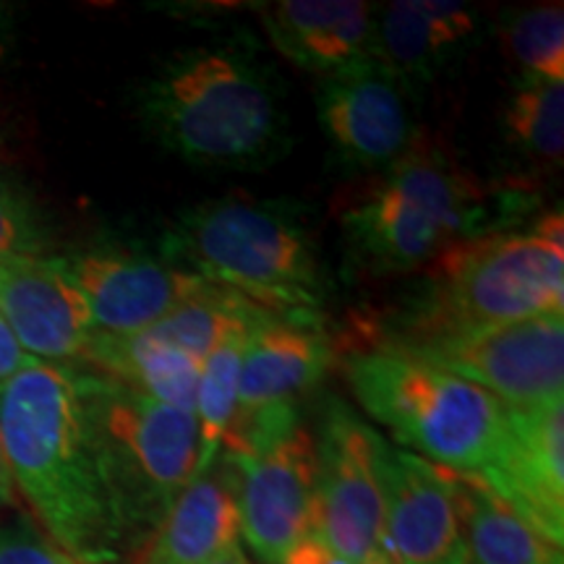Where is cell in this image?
Returning <instances> with one entry per match:
<instances>
[{"mask_svg": "<svg viewBox=\"0 0 564 564\" xmlns=\"http://www.w3.org/2000/svg\"><path fill=\"white\" fill-rule=\"evenodd\" d=\"M369 564H394L392 560H379V562H369Z\"/></svg>", "mask_w": 564, "mask_h": 564, "instance_id": "cell-32", "label": "cell"}, {"mask_svg": "<svg viewBox=\"0 0 564 564\" xmlns=\"http://www.w3.org/2000/svg\"><path fill=\"white\" fill-rule=\"evenodd\" d=\"M162 150L212 171H264L291 152L285 82L251 34L178 47L133 89Z\"/></svg>", "mask_w": 564, "mask_h": 564, "instance_id": "cell-2", "label": "cell"}, {"mask_svg": "<svg viewBox=\"0 0 564 564\" xmlns=\"http://www.w3.org/2000/svg\"><path fill=\"white\" fill-rule=\"evenodd\" d=\"M478 32V13L468 3L394 0L377 9L373 61L411 95L434 84L449 63L468 53Z\"/></svg>", "mask_w": 564, "mask_h": 564, "instance_id": "cell-16", "label": "cell"}, {"mask_svg": "<svg viewBox=\"0 0 564 564\" xmlns=\"http://www.w3.org/2000/svg\"><path fill=\"white\" fill-rule=\"evenodd\" d=\"M382 350L455 373L510 408H533L564 398V312L476 333L387 345Z\"/></svg>", "mask_w": 564, "mask_h": 564, "instance_id": "cell-10", "label": "cell"}, {"mask_svg": "<svg viewBox=\"0 0 564 564\" xmlns=\"http://www.w3.org/2000/svg\"><path fill=\"white\" fill-rule=\"evenodd\" d=\"M484 486L554 546L564 544V400L507 405L505 442Z\"/></svg>", "mask_w": 564, "mask_h": 564, "instance_id": "cell-14", "label": "cell"}, {"mask_svg": "<svg viewBox=\"0 0 564 564\" xmlns=\"http://www.w3.org/2000/svg\"><path fill=\"white\" fill-rule=\"evenodd\" d=\"M61 262L87 299L100 335L141 333L209 285L162 251L137 246H89Z\"/></svg>", "mask_w": 564, "mask_h": 564, "instance_id": "cell-11", "label": "cell"}, {"mask_svg": "<svg viewBox=\"0 0 564 564\" xmlns=\"http://www.w3.org/2000/svg\"><path fill=\"white\" fill-rule=\"evenodd\" d=\"M257 9L274 51L319 79L373 61L377 6L364 0H278Z\"/></svg>", "mask_w": 564, "mask_h": 564, "instance_id": "cell-17", "label": "cell"}, {"mask_svg": "<svg viewBox=\"0 0 564 564\" xmlns=\"http://www.w3.org/2000/svg\"><path fill=\"white\" fill-rule=\"evenodd\" d=\"M423 272L411 314L379 340L382 348L564 312L562 209L535 217L531 228L457 243Z\"/></svg>", "mask_w": 564, "mask_h": 564, "instance_id": "cell-5", "label": "cell"}, {"mask_svg": "<svg viewBox=\"0 0 564 564\" xmlns=\"http://www.w3.org/2000/svg\"><path fill=\"white\" fill-rule=\"evenodd\" d=\"M13 489L37 528L82 564H131L144 546L82 366L30 358L0 390Z\"/></svg>", "mask_w": 564, "mask_h": 564, "instance_id": "cell-1", "label": "cell"}, {"mask_svg": "<svg viewBox=\"0 0 564 564\" xmlns=\"http://www.w3.org/2000/svg\"><path fill=\"white\" fill-rule=\"evenodd\" d=\"M207 564H251V562H249V556L243 554L241 546H232V549H228V552L215 556V560L207 562Z\"/></svg>", "mask_w": 564, "mask_h": 564, "instance_id": "cell-31", "label": "cell"}, {"mask_svg": "<svg viewBox=\"0 0 564 564\" xmlns=\"http://www.w3.org/2000/svg\"><path fill=\"white\" fill-rule=\"evenodd\" d=\"M220 457L232 468L246 544L264 564H282L314 520V436L295 403L236 413Z\"/></svg>", "mask_w": 564, "mask_h": 564, "instance_id": "cell-7", "label": "cell"}, {"mask_svg": "<svg viewBox=\"0 0 564 564\" xmlns=\"http://www.w3.org/2000/svg\"><path fill=\"white\" fill-rule=\"evenodd\" d=\"M0 316L26 356L47 364H79L97 335L89 303L61 257L0 262Z\"/></svg>", "mask_w": 564, "mask_h": 564, "instance_id": "cell-15", "label": "cell"}, {"mask_svg": "<svg viewBox=\"0 0 564 564\" xmlns=\"http://www.w3.org/2000/svg\"><path fill=\"white\" fill-rule=\"evenodd\" d=\"M87 371V390L133 518L150 539L178 494L202 474L196 413ZM147 544V541H144Z\"/></svg>", "mask_w": 564, "mask_h": 564, "instance_id": "cell-8", "label": "cell"}, {"mask_svg": "<svg viewBox=\"0 0 564 564\" xmlns=\"http://www.w3.org/2000/svg\"><path fill=\"white\" fill-rule=\"evenodd\" d=\"M0 564H82L68 556L24 514L0 518Z\"/></svg>", "mask_w": 564, "mask_h": 564, "instance_id": "cell-26", "label": "cell"}, {"mask_svg": "<svg viewBox=\"0 0 564 564\" xmlns=\"http://www.w3.org/2000/svg\"><path fill=\"white\" fill-rule=\"evenodd\" d=\"M238 535L241 518L232 468L217 455L162 514L131 564H207L238 546Z\"/></svg>", "mask_w": 564, "mask_h": 564, "instance_id": "cell-19", "label": "cell"}, {"mask_svg": "<svg viewBox=\"0 0 564 564\" xmlns=\"http://www.w3.org/2000/svg\"><path fill=\"white\" fill-rule=\"evenodd\" d=\"M502 45L518 63V76L564 82V9L562 3H535L507 11L499 24Z\"/></svg>", "mask_w": 564, "mask_h": 564, "instance_id": "cell-24", "label": "cell"}, {"mask_svg": "<svg viewBox=\"0 0 564 564\" xmlns=\"http://www.w3.org/2000/svg\"><path fill=\"white\" fill-rule=\"evenodd\" d=\"M314 100L333 158L350 171H384L419 139L405 89L379 61L324 76Z\"/></svg>", "mask_w": 564, "mask_h": 564, "instance_id": "cell-12", "label": "cell"}, {"mask_svg": "<svg viewBox=\"0 0 564 564\" xmlns=\"http://www.w3.org/2000/svg\"><path fill=\"white\" fill-rule=\"evenodd\" d=\"M160 251L282 319L319 322L333 295L306 209L288 199L232 194L194 204L175 217Z\"/></svg>", "mask_w": 564, "mask_h": 564, "instance_id": "cell-4", "label": "cell"}, {"mask_svg": "<svg viewBox=\"0 0 564 564\" xmlns=\"http://www.w3.org/2000/svg\"><path fill=\"white\" fill-rule=\"evenodd\" d=\"M51 232L17 181L0 173V262L24 257H47Z\"/></svg>", "mask_w": 564, "mask_h": 564, "instance_id": "cell-25", "label": "cell"}, {"mask_svg": "<svg viewBox=\"0 0 564 564\" xmlns=\"http://www.w3.org/2000/svg\"><path fill=\"white\" fill-rule=\"evenodd\" d=\"M384 436L340 400L324 408L314 436L312 535L340 560L369 564L384 552V494L379 453Z\"/></svg>", "mask_w": 564, "mask_h": 564, "instance_id": "cell-9", "label": "cell"}, {"mask_svg": "<svg viewBox=\"0 0 564 564\" xmlns=\"http://www.w3.org/2000/svg\"><path fill=\"white\" fill-rule=\"evenodd\" d=\"M253 333V329H251ZM251 333H232L202 361L199 390H196V421L202 436V474L220 455V444L238 413V371L246 337Z\"/></svg>", "mask_w": 564, "mask_h": 564, "instance_id": "cell-23", "label": "cell"}, {"mask_svg": "<svg viewBox=\"0 0 564 564\" xmlns=\"http://www.w3.org/2000/svg\"><path fill=\"white\" fill-rule=\"evenodd\" d=\"M384 552L394 564H470L447 470L384 440Z\"/></svg>", "mask_w": 564, "mask_h": 564, "instance_id": "cell-13", "label": "cell"}, {"mask_svg": "<svg viewBox=\"0 0 564 564\" xmlns=\"http://www.w3.org/2000/svg\"><path fill=\"white\" fill-rule=\"evenodd\" d=\"M535 202L520 183L486 186L444 147L419 137L398 162L337 199V225L358 270L411 274L457 243L518 228Z\"/></svg>", "mask_w": 564, "mask_h": 564, "instance_id": "cell-3", "label": "cell"}, {"mask_svg": "<svg viewBox=\"0 0 564 564\" xmlns=\"http://www.w3.org/2000/svg\"><path fill=\"white\" fill-rule=\"evenodd\" d=\"M282 564H356V562L340 560V556L327 552V549H324L319 541L314 539V535H308V539H303L301 544L295 546L291 554H288V560Z\"/></svg>", "mask_w": 564, "mask_h": 564, "instance_id": "cell-28", "label": "cell"}, {"mask_svg": "<svg viewBox=\"0 0 564 564\" xmlns=\"http://www.w3.org/2000/svg\"><path fill=\"white\" fill-rule=\"evenodd\" d=\"M79 364L82 369L89 366V371L116 379V382L147 394V398L194 413L202 364L178 350L147 340L141 333H97Z\"/></svg>", "mask_w": 564, "mask_h": 564, "instance_id": "cell-21", "label": "cell"}, {"mask_svg": "<svg viewBox=\"0 0 564 564\" xmlns=\"http://www.w3.org/2000/svg\"><path fill=\"white\" fill-rule=\"evenodd\" d=\"M335 361V345L319 322L270 316L246 337L238 371V413L293 403L295 394L319 384Z\"/></svg>", "mask_w": 564, "mask_h": 564, "instance_id": "cell-18", "label": "cell"}, {"mask_svg": "<svg viewBox=\"0 0 564 564\" xmlns=\"http://www.w3.org/2000/svg\"><path fill=\"white\" fill-rule=\"evenodd\" d=\"M32 356H26L17 337H13L11 327L0 316V390L11 382L17 373L30 364Z\"/></svg>", "mask_w": 564, "mask_h": 564, "instance_id": "cell-27", "label": "cell"}, {"mask_svg": "<svg viewBox=\"0 0 564 564\" xmlns=\"http://www.w3.org/2000/svg\"><path fill=\"white\" fill-rule=\"evenodd\" d=\"M13 47V11L11 6L0 3V66L11 55Z\"/></svg>", "mask_w": 564, "mask_h": 564, "instance_id": "cell-29", "label": "cell"}, {"mask_svg": "<svg viewBox=\"0 0 564 564\" xmlns=\"http://www.w3.org/2000/svg\"><path fill=\"white\" fill-rule=\"evenodd\" d=\"M343 371L364 411L423 460L478 481L497 463L507 405L491 392L373 345L350 352Z\"/></svg>", "mask_w": 564, "mask_h": 564, "instance_id": "cell-6", "label": "cell"}, {"mask_svg": "<svg viewBox=\"0 0 564 564\" xmlns=\"http://www.w3.org/2000/svg\"><path fill=\"white\" fill-rule=\"evenodd\" d=\"M502 133L533 171H556L564 152V82L518 76L502 110Z\"/></svg>", "mask_w": 564, "mask_h": 564, "instance_id": "cell-22", "label": "cell"}, {"mask_svg": "<svg viewBox=\"0 0 564 564\" xmlns=\"http://www.w3.org/2000/svg\"><path fill=\"white\" fill-rule=\"evenodd\" d=\"M468 562L564 564L562 549L546 541L478 478L449 474Z\"/></svg>", "mask_w": 564, "mask_h": 564, "instance_id": "cell-20", "label": "cell"}, {"mask_svg": "<svg viewBox=\"0 0 564 564\" xmlns=\"http://www.w3.org/2000/svg\"><path fill=\"white\" fill-rule=\"evenodd\" d=\"M17 505V489H13L9 463H6V449L3 440H0V507Z\"/></svg>", "mask_w": 564, "mask_h": 564, "instance_id": "cell-30", "label": "cell"}]
</instances>
